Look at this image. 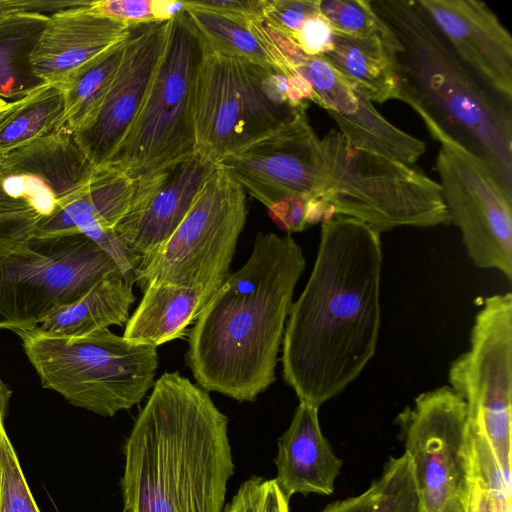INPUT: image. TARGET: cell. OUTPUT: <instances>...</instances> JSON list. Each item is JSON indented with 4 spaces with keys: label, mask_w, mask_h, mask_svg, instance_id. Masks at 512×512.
<instances>
[{
    "label": "cell",
    "mask_w": 512,
    "mask_h": 512,
    "mask_svg": "<svg viewBox=\"0 0 512 512\" xmlns=\"http://www.w3.org/2000/svg\"><path fill=\"white\" fill-rule=\"evenodd\" d=\"M382 264L378 231L347 216L322 223L312 272L291 306L282 341L283 378L300 402L319 408L375 355Z\"/></svg>",
    "instance_id": "6da1fadb"
},
{
    "label": "cell",
    "mask_w": 512,
    "mask_h": 512,
    "mask_svg": "<svg viewBox=\"0 0 512 512\" xmlns=\"http://www.w3.org/2000/svg\"><path fill=\"white\" fill-rule=\"evenodd\" d=\"M305 265L290 234H257L247 261L228 275L189 332L186 361L198 386L239 402L270 387Z\"/></svg>",
    "instance_id": "7a4b0ae2"
},
{
    "label": "cell",
    "mask_w": 512,
    "mask_h": 512,
    "mask_svg": "<svg viewBox=\"0 0 512 512\" xmlns=\"http://www.w3.org/2000/svg\"><path fill=\"white\" fill-rule=\"evenodd\" d=\"M123 512H223L228 418L178 372L155 380L124 445Z\"/></svg>",
    "instance_id": "3957f363"
},
{
    "label": "cell",
    "mask_w": 512,
    "mask_h": 512,
    "mask_svg": "<svg viewBox=\"0 0 512 512\" xmlns=\"http://www.w3.org/2000/svg\"><path fill=\"white\" fill-rule=\"evenodd\" d=\"M399 42L393 53L398 98L440 144L482 160L512 195V104L459 60L416 0H370Z\"/></svg>",
    "instance_id": "277c9868"
},
{
    "label": "cell",
    "mask_w": 512,
    "mask_h": 512,
    "mask_svg": "<svg viewBox=\"0 0 512 512\" xmlns=\"http://www.w3.org/2000/svg\"><path fill=\"white\" fill-rule=\"evenodd\" d=\"M204 44L194 90L195 154L217 166L274 132L307 104L293 101L290 76L278 69Z\"/></svg>",
    "instance_id": "5b68a950"
},
{
    "label": "cell",
    "mask_w": 512,
    "mask_h": 512,
    "mask_svg": "<svg viewBox=\"0 0 512 512\" xmlns=\"http://www.w3.org/2000/svg\"><path fill=\"white\" fill-rule=\"evenodd\" d=\"M13 332L42 387L73 406L112 417L140 403L154 385L156 346L131 342L109 329L76 338Z\"/></svg>",
    "instance_id": "8992f818"
},
{
    "label": "cell",
    "mask_w": 512,
    "mask_h": 512,
    "mask_svg": "<svg viewBox=\"0 0 512 512\" xmlns=\"http://www.w3.org/2000/svg\"><path fill=\"white\" fill-rule=\"evenodd\" d=\"M323 190L335 216L364 222L380 234L398 227L450 223L438 182L410 164L352 146L339 130L320 139Z\"/></svg>",
    "instance_id": "52a82bcc"
},
{
    "label": "cell",
    "mask_w": 512,
    "mask_h": 512,
    "mask_svg": "<svg viewBox=\"0 0 512 512\" xmlns=\"http://www.w3.org/2000/svg\"><path fill=\"white\" fill-rule=\"evenodd\" d=\"M205 44L187 11L169 20L165 46L143 104L105 167L147 181L195 155L194 90Z\"/></svg>",
    "instance_id": "ba28073f"
},
{
    "label": "cell",
    "mask_w": 512,
    "mask_h": 512,
    "mask_svg": "<svg viewBox=\"0 0 512 512\" xmlns=\"http://www.w3.org/2000/svg\"><path fill=\"white\" fill-rule=\"evenodd\" d=\"M111 274L123 275L86 235L31 234L0 260V329H32Z\"/></svg>",
    "instance_id": "9c48e42d"
},
{
    "label": "cell",
    "mask_w": 512,
    "mask_h": 512,
    "mask_svg": "<svg viewBox=\"0 0 512 512\" xmlns=\"http://www.w3.org/2000/svg\"><path fill=\"white\" fill-rule=\"evenodd\" d=\"M246 218L245 191L217 166L174 233L138 263L133 282L142 290L157 283L189 287L205 305L230 274Z\"/></svg>",
    "instance_id": "30bf717a"
},
{
    "label": "cell",
    "mask_w": 512,
    "mask_h": 512,
    "mask_svg": "<svg viewBox=\"0 0 512 512\" xmlns=\"http://www.w3.org/2000/svg\"><path fill=\"white\" fill-rule=\"evenodd\" d=\"M396 423L423 512H466L473 465L464 400L450 386L427 391Z\"/></svg>",
    "instance_id": "8fae6325"
},
{
    "label": "cell",
    "mask_w": 512,
    "mask_h": 512,
    "mask_svg": "<svg viewBox=\"0 0 512 512\" xmlns=\"http://www.w3.org/2000/svg\"><path fill=\"white\" fill-rule=\"evenodd\" d=\"M450 387L466 403L470 430L483 434L511 475L512 294L484 299L469 349L450 365Z\"/></svg>",
    "instance_id": "7c38bea8"
},
{
    "label": "cell",
    "mask_w": 512,
    "mask_h": 512,
    "mask_svg": "<svg viewBox=\"0 0 512 512\" xmlns=\"http://www.w3.org/2000/svg\"><path fill=\"white\" fill-rule=\"evenodd\" d=\"M450 223L460 230L472 262L512 280V195L478 157L455 144H441L436 158Z\"/></svg>",
    "instance_id": "4fadbf2b"
},
{
    "label": "cell",
    "mask_w": 512,
    "mask_h": 512,
    "mask_svg": "<svg viewBox=\"0 0 512 512\" xmlns=\"http://www.w3.org/2000/svg\"><path fill=\"white\" fill-rule=\"evenodd\" d=\"M217 166L266 207L291 196L318 198L323 190L320 138L306 109Z\"/></svg>",
    "instance_id": "5bb4252c"
},
{
    "label": "cell",
    "mask_w": 512,
    "mask_h": 512,
    "mask_svg": "<svg viewBox=\"0 0 512 512\" xmlns=\"http://www.w3.org/2000/svg\"><path fill=\"white\" fill-rule=\"evenodd\" d=\"M168 24H130L120 65L100 108L89 122L73 131L96 169L108 165L137 117L161 58Z\"/></svg>",
    "instance_id": "9a60e30c"
},
{
    "label": "cell",
    "mask_w": 512,
    "mask_h": 512,
    "mask_svg": "<svg viewBox=\"0 0 512 512\" xmlns=\"http://www.w3.org/2000/svg\"><path fill=\"white\" fill-rule=\"evenodd\" d=\"M96 170L67 125L0 156L6 193L26 200L41 217L74 196Z\"/></svg>",
    "instance_id": "2e32d148"
},
{
    "label": "cell",
    "mask_w": 512,
    "mask_h": 512,
    "mask_svg": "<svg viewBox=\"0 0 512 512\" xmlns=\"http://www.w3.org/2000/svg\"><path fill=\"white\" fill-rule=\"evenodd\" d=\"M459 60L489 90L512 104V37L478 0H416Z\"/></svg>",
    "instance_id": "e0dca14e"
},
{
    "label": "cell",
    "mask_w": 512,
    "mask_h": 512,
    "mask_svg": "<svg viewBox=\"0 0 512 512\" xmlns=\"http://www.w3.org/2000/svg\"><path fill=\"white\" fill-rule=\"evenodd\" d=\"M296 72L311 84V101L328 112L352 146L410 165L425 154V142L388 121L322 57L307 56Z\"/></svg>",
    "instance_id": "ac0fdd59"
},
{
    "label": "cell",
    "mask_w": 512,
    "mask_h": 512,
    "mask_svg": "<svg viewBox=\"0 0 512 512\" xmlns=\"http://www.w3.org/2000/svg\"><path fill=\"white\" fill-rule=\"evenodd\" d=\"M216 167L195 154L169 172L141 182L129 210L114 228L136 266L174 233Z\"/></svg>",
    "instance_id": "d6986e66"
},
{
    "label": "cell",
    "mask_w": 512,
    "mask_h": 512,
    "mask_svg": "<svg viewBox=\"0 0 512 512\" xmlns=\"http://www.w3.org/2000/svg\"><path fill=\"white\" fill-rule=\"evenodd\" d=\"M141 182L103 167L74 196L48 216L39 217L33 235L82 233L105 250L125 278L132 280L135 262L114 233L129 210Z\"/></svg>",
    "instance_id": "ffe728a7"
},
{
    "label": "cell",
    "mask_w": 512,
    "mask_h": 512,
    "mask_svg": "<svg viewBox=\"0 0 512 512\" xmlns=\"http://www.w3.org/2000/svg\"><path fill=\"white\" fill-rule=\"evenodd\" d=\"M87 3L49 14L32 54L35 74L61 85L78 67L124 39L129 23L105 17Z\"/></svg>",
    "instance_id": "44dd1931"
},
{
    "label": "cell",
    "mask_w": 512,
    "mask_h": 512,
    "mask_svg": "<svg viewBox=\"0 0 512 512\" xmlns=\"http://www.w3.org/2000/svg\"><path fill=\"white\" fill-rule=\"evenodd\" d=\"M275 478L285 496L315 493L331 495L343 462L324 437L318 408L297 406L288 429L278 439Z\"/></svg>",
    "instance_id": "7402d4cb"
},
{
    "label": "cell",
    "mask_w": 512,
    "mask_h": 512,
    "mask_svg": "<svg viewBox=\"0 0 512 512\" xmlns=\"http://www.w3.org/2000/svg\"><path fill=\"white\" fill-rule=\"evenodd\" d=\"M133 282L122 274H111L97 282L76 302L55 311L32 332L47 337L76 338L122 326L135 301Z\"/></svg>",
    "instance_id": "603a6c76"
},
{
    "label": "cell",
    "mask_w": 512,
    "mask_h": 512,
    "mask_svg": "<svg viewBox=\"0 0 512 512\" xmlns=\"http://www.w3.org/2000/svg\"><path fill=\"white\" fill-rule=\"evenodd\" d=\"M142 291L122 335L134 343L158 347L182 337L204 307L201 294L189 287L157 283Z\"/></svg>",
    "instance_id": "cb8c5ba5"
},
{
    "label": "cell",
    "mask_w": 512,
    "mask_h": 512,
    "mask_svg": "<svg viewBox=\"0 0 512 512\" xmlns=\"http://www.w3.org/2000/svg\"><path fill=\"white\" fill-rule=\"evenodd\" d=\"M394 51L378 37L334 33L331 48L318 57L325 59L370 102L384 103L398 98Z\"/></svg>",
    "instance_id": "d4e9b609"
},
{
    "label": "cell",
    "mask_w": 512,
    "mask_h": 512,
    "mask_svg": "<svg viewBox=\"0 0 512 512\" xmlns=\"http://www.w3.org/2000/svg\"><path fill=\"white\" fill-rule=\"evenodd\" d=\"M48 18L21 13L0 20V98L17 100L45 84L34 72L32 54Z\"/></svg>",
    "instance_id": "484cf974"
},
{
    "label": "cell",
    "mask_w": 512,
    "mask_h": 512,
    "mask_svg": "<svg viewBox=\"0 0 512 512\" xmlns=\"http://www.w3.org/2000/svg\"><path fill=\"white\" fill-rule=\"evenodd\" d=\"M65 95L58 84H43L0 109V156L62 126Z\"/></svg>",
    "instance_id": "4316f807"
},
{
    "label": "cell",
    "mask_w": 512,
    "mask_h": 512,
    "mask_svg": "<svg viewBox=\"0 0 512 512\" xmlns=\"http://www.w3.org/2000/svg\"><path fill=\"white\" fill-rule=\"evenodd\" d=\"M124 39L74 70L60 85L65 95V119L72 131L89 122L100 108L120 65Z\"/></svg>",
    "instance_id": "83f0119b"
},
{
    "label": "cell",
    "mask_w": 512,
    "mask_h": 512,
    "mask_svg": "<svg viewBox=\"0 0 512 512\" xmlns=\"http://www.w3.org/2000/svg\"><path fill=\"white\" fill-rule=\"evenodd\" d=\"M186 11L202 40L213 50L274 67L247 25L204 9L187 8Z\"/></svg>",
    "instance_id": "f1b7e54d"
},
{
    "label": "cell",
    "mask_w": 512,
    "mask_h": 512,
    "mask_svg": "<svg viewBox=\"0 0 512 512\" xmlns=\"http://www.w3.org/2000/svg\"><path fill=\"white\" fill-rule=\"evenodd\" d=\"M319 13L334 33L360 38H381L396 50L399 42L373 10L370 0H317Z\"/></svg>",
    "instance_id": "f546056e"
},
{
    "label": "cell",
    "mask_w": 512,
    "mask_h": 512,
    "mask_svg": "<svg viewBox=\"0 0 512 512\" xmlns=\"http://www.w3.org/2000/svg\"><path fill=\"white\" fill-rule=\"evenodd\" d=\"M373 512H423L410 459L404 453L390 458L379 479Z\"/></svg>",
    "instance_id": "4dcf8cb0"
},
{
    "label": "cell",
    "mask_w": 512,
    "mask_h": 512,
    "mask_svg": "<svg viewBox=\"0 0 512 512\" xmlns=\"http://www.w3.org/2000/svg\"><path fill=\"white\" fill-rule=\"evenodd\" d=\"M0 512H40L5 425L0 427Z\"/></svg>",
    "instance_id": "1f68e13d"
},
{
    "label": "cell",
    "mask_w": 512,
    "mask_h": 512,
    "mask_svg": "<svg viewBox=\"0 0 512 512\" xmlns=\"http://www.w3.org/2000/svg\"><path fill=\"white\" fill-rule=\"evenodd\" d=\"M470 432L473 478L488 491L496 512H512L511 475L506 474L501 468L487 438L479 432Z\"/></svg>",
    "instance_id": "d6a6232c"
},
{
    "label": "cell",
    "mask_w": 512,
    "mask_h": 512,
    "mask_svg": "<svg viewBox=\"0 0 512 512\" xmlns=\"http://www.w3.org/2000/svg\"><path fill=\"white\" fill-rule=\"evenodd\" d=\"M223 512H289V499L275 478L252 476L241 484Z\"/></svg>",
    "instance_id": "836d02e7"
},
{
    "label": "cell",
    "mask_w": 512,
    "mask_h": 512,
    "mask_svg": "<svg viewBox=\"0 0 512 512\" xmlns=\"http://www.w3.org/2000/svg\"><path fill=\"white\" fill-rule=\"evenodd\" d=\"M318 13L317 0H264L263 5L264 22L291 39Z\"/></svg>",
    "instance_id": "e575fe53"
},
{
    "label": "cell",
    "mask_w": 512,
    "mask_h": 512,
    "mask_svg": "<svg viewBox=\"0 0 512 512\" xmlns=\"http://www.w3.org/2000/svg\"><path fill=\"white\" fill-rule=\"evenodd\" d=\"M264 0H191L187 8H199L217 13L244 25L263 20Z\"/></svg>",
    "instance_id": "d590c367"
},
{
    "label": "cell",
    "mask_w": 512,
    "mask_h": 512,
    "mask_svg": "<svg viewBox=\"0 0 512 512\" xmlns=\"http://www.w3.org/2000/svg\"><path fill=\"white\" fill-rule=\"evenodd\" d=\"M152 0H92L91 9L110 19L129 24L155 21Z\"/></svg>",
    "instance_id": "8d00e7d4"
},
{
    "label": "cell",
    "mask_w": 512,
    "mask_h": 512,
    "mask_svg": "<svg viewBox=\"0 0 512 512\" xmlns=\"http://www.w3.org/2000/svg\"><path fill=\"white\" fill-rule=\"evenodd\" d=\"M333 36L332 27L318 13L304 22L292 40L306 55L318 57L331 48Z\"/></svg>",
    "instance_id": "74e56055"
},
{
    "label": "cell",
    "mask_w": 512,
    "mask_h": 512,
    "mask_svg": "<svg viewBox=\"0 0 512 512\" xmlns=\"http://www.w3.org/2000/svg\"><path fill=\"white\" fill-rule=\"evenodd\" d=\"M39 217L36 211L0 216V260L33 233Z\"/></svg>",
    "instance_id": "f35d334b"
},
{
    "label": "cell",
    "mask_w": 512,
    "mask_h": 512,
    "mask_svg": "<svg viewBox=\"0 0 512 512\" xmlns=\"http://www.w3.org/2000/svg\"><path fill=\"white\" fill-rule=\"evenodd\" d=\"M305 201V198L298 196L283 198L267 207L268 215L286 233L300 232L308 228Z\"/></svg>",
    "instance_id": "ab89813d"
},
{
    "label": "cell",
    "mask_w": 512,
    "mask_h": 512,
    "mask_svg": "<svg viewBox=\"0 0 512 512\" xmlns=\"http://www.w3.org/2000/svg\"><path fill=\"white\" fill-rule=\"evenodd\" d=\"M89 0H0V20L21 13L52 14L59 10L76 7Z\"/></svg>",
    "instance_id": "60d3db41"
},
{
    "label": "cell",
    "mask_w": 512,
    "mask_h": 512,
    "mask_svg": "<svg viewBox=\"0 0 512 512\" xmlns=\"http://www.w3.org/2000/svg\"><path fill=\"white\" fill-rule=\"evenodd\" d=\"M379 492L378 481L357 496L330 503L322 512H373Z\"/></svg>",
    "instance_id": "b9f144b4"
},
{
    "label": "cell",
    "mask_w": 512,
    "mask_h": 512,
    "mask_svg": "<svg viewBox=\"0 0 512 512\" xmlns=\"http://www.w3.org/2000/svg\"><path fill=\"white\" fill-rule=\"evenodd\" d=\"M466 512H496L490 494L475 478L471 483Z\"/></svg>",
    "instance_id": "7bdbcfd3"
},
{
    "label": "cell",
    "mask_w": 512,
    "mask_h": 512,
    "mask_svg": "<svg viewBox=\"0 0 512 512\" xmlns=\"http://www.w3.org/2000/svg\"><path fill=\"white\" fill-rule=\"evenodd\" d=\"M152 15L155 21H169L187 10L186 1L152 0Z\"/></svg>",
    "instance_id": "ee69618b"
},
{
    "label": "cell",
    "mask_w": 512,
    "mask_h": 512,
    "mask_svg": "<svg viewBox=\"0 0 512 512\" xmlns=\"http://www.w3.org/2000/svg\"><path fill=\"white\" fill-rule=\"evenodd\" d=\"M30 211L35 210L26 200L13 198L6 193L0 179V216L26 213Z\"/></svg>",
    "instance_id": "f6af8a7d"
},
{
    "label": "cell",
    "mask_w": 512,
    "mask_h": 512,
    "mask_svg": "<svg viewBox=\"0 0 512 512\" xmlns=\"http://www.w3.org/2000/svg\"><path fill=\"white\" fill-rule=\"evenodd\" d=\"M11 395H12L11 389L2 380L1 375H0V427L5 425V418L7 415Z\"/></svg>",
    "instance_id": "bcb514c9"
},
{
    "label": "cell",
    "mask_w": 512,
    "mask_h": 512,
    "mask_svg": "<svg viewBox=\"0 0 512 512\" xmlns=\"http://www.w3.org/2000/svg\"><path fill=\"white\" fill-rule=\"evenodd\" d=\"M7 102L0 98V109H2Z\"/></svg>",
    "instance_id": "7dc6e473"
}]
</instances>
